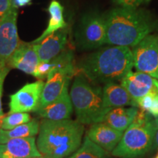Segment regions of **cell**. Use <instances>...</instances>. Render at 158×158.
Wrapping results in <instances>:
<instances>
[{
	"mask_svg": "<svg viewBox=\"0 0 158 158\" xmlns=\"http://www.w3.org/2000/svg\"><path fill=\"white\" fill-rule=\"evenodd\" d=\"M134 67L133 52L129 47H103L81 59L78 72L93 84L121 81Z\"/></svg>",
	"mask_w": 158,
	"mask_h": 158,
	"instance_id": "6da1fadb",
	"label": "cell"
},
{
	"mask_svg": "<svg viewBox=\"0 0 158 158\" xmlns=\"http://www.w3.org/2000/svg\"><path fill=\"white\" fill-rule=\"evenodd\" d=\"M84 124L71 119H43L36 141L40 153L47 158H68L82 143Z\"/></svg>",
	"mask_w": 158,
	"mask_h": 158,
	"instance_id": "7a4b0ae2",
	"label": "cell"
},
{
	"mask_svg": "<svg viewBox=\"0 0 158 158\" xmlns=\"http://www.w3.org/2000/svg\"><path fill=\"white\" fill-rule=\"evenodd\" d=\"M155 23L147 13L119 7L106 16V44L134 47L154 30Z\"/></svg>",
	"mask_w": 158,
	"mask_h": 158,
	"instance_id": "3957f363",
	"label": "cell"
},
{
	"mask_svg": "<svg viewBox=\"0 0 158 158\" xmlns=\"http://www.w3.org/2000/svg\"><path fill=\"white\" fill-rule=\"evenodd\" d=\"M75 76L70 96L77 121L83 124L102 122L108 112L103 108L102 89L94 86L81 73Z\"/></svg>",
	"mask_w": 158,
	"mask_h": 158,
	"instance_id": "277c9868",
	"label": "cell"
},
{
	"mask_svg": "<svg viewBox=\"0 0 158 158\" xmlns=\"http://www.w3.org/2000/svg\"><path fill=\"white\" fill-rule=\"evenodd\" d=\"M155 130V121H151L149 118L143 122L133 121L112 151V155L121 158H135L143 155L152 147Z\"/></svg>",
	"mask_w": 158,
	"mask_h": 158,
	"instance_id": "5b68a950",
	"label": "cell"
},
{
	"mask_svg": "<svg viewBox=\"0 0 158 158\" xmlns=\"http://www.w3.org/2000/svg\"><path fill=\"white\" fill-rule=\"evenodd\" d=\"M106 16L97 13L82 17L76 32V41L80 48H98L106 42Z\"/></svg>",
	"mask_w": 158,
	"mask_h": 158,
	"instance_id": "8992f818",
	"label": "cell"
},
{
	"mask_svg": "<svg viewBox=\"0 0 158 158\" xmlns=\"http://www.w3.org/2000/svg\"><path fill=\"white\" fill-rule=\"evenodd\" d=\"M132 52L136 70L158 80V36L147 35L133 47Z\"/></svg>",
	"mask_w": 158,
	"mask_h": 158,
	"instance_id": "52a82bcc",
	"label": "cell"
},
{
	"mask_svg": "<svg viewBox=\"0 0 158 158\" xmlns=\"http://www.w3.org/2000/svg\"><path fill=\"white\" fill-rule=\"evenodd\" d=\"M17 17V8L13 6L8 14L0 21V70L7 66L21 42L18 34Z\"/></svg>",
	"mask_w": 158,
	"mask_h": 158,
	"instance_id": "ba28073f",
	"label": "cell"
},
{
	"mask_svg": "<svg viewBox=\"0 0 158 158\" xmlns=\"http://www.w3.org/2000/svg\"><path fill=\"white\" fill-rule=\"evenodd\" d=\"M76 73L75 64L51 70L47 76V81L43 89L37 109L45 107L47 105L56 100L62 94L65 86L70 84L72 76H75Z\"/></svg>",
	"mask_w": 158,
	"mask_h": 158,
	"instance_id": "9c48e42d",
	"label": "cell"
},
{
	"mask_svg": "<svg viewBox=\"0 0 158 158\" xmlns=\"http://www.w3.org/2000/svg\"><path fill=\"white\" fill-rule=\"evenodd\" d=\"M45 83L43 80L27 84L10 96L9 113L35 111L39 106Z\"/></svg>",
	"mask_w": 158,
	"mask_h": 158,
	"instance_id": "30bf717a",
	"label": "cell"
},
{
	"mask_svg": "<svg viewBox=\"0 0 158 158\" xmlns=\"http://www.w3.org/2000/svg\"><path fill=\"white\" fill-rule=\"evenodd\" d=\"M120 82L135 102L149 93H158V80L139 71H130Z\"/></svg>",
	"mask_w": 158,
	"mask_h": 158,
	"instance_id": "8fae6325",
	"label": "cell"
},
{
	"mask_svg": "<svg viewBox=\"0 0 158 158\" xmlns=\"http://www.w3.org/2000/svg\"><path fill=\"white\" fill-rule=\"evenodd\" d=\"M39 63V57L35 44L21 42L7 62V66L34 76Z\"/></svg>",
	"mask_w": 158,
	"mask_h": 158,
	"instance_id": "7c38bea8",
	"label": "cell"
},
{
	"mask_svg": "<svg viewBox=\"0 0 158 158\" xmlns=\"http://www.w3.org/2000/svg\"><path fill=\"white\" fill-rule=\"evenodd\" d=\"M42 156L35 137L15 138L0 143V158H29Z\"/></svg>",
	"mask_w": 158,
	"mask_h": 158,
	"instance_id": "4fadbf2b",
	"label": "cell"
},
{
	"mask_svg": "<svg viewBox=\"0 0 158 158\" xmlns=\"http://www.w3.org/2000/svg\"><path fill=\"white\" fill-rule=\"evenodd\" d=\"M68 30L63 28L35 44L40 62H49L64 50L68 42Z\"/></svg>",
	"mask_w": 158,
	"mask_h": 158,
	"instance_id": "5bb4252c",
	"label": "cell"
},
{
	"mask_svg": "<svg viewBox=\"0 0 158 158\" xmlns=\"http://www.w3.org/2000/svg\"><path fill=\"white\" fill-rule=\"evenodd\" d=\"M69 84L66 85L60 96L56 100L47 105L45 107L38 108L36 113L45 119L64 120L70 119L72 115L73 106L68 92Z\"/></svg>",
	"mask_w": 158,
	"mask_h": 158,
	"instance_id": "9a60e30c",
	"label": "cell"
},
{
	"mask_svg": "<svg viewBox=\"0 0 158 158\" xmlns=\"http://www.w3.org/2000/svg\"><path fill=\"white\" fill-rule=\"evenodd\" d=\"M122 135L123 132L118 131L104 122L92 124L86 133L91 141L110 152L118 145Z\"/></svg>",
	"mask_w": 158,
	"mask_h": 158,
	"instance_id": "2e32d148",
	"label": "cell"
},
{
	"mask_svg": "<svg viewBox=\"0 0 158 158\" xmlns=\"http://www.w3.org/2000/svg\"><path fill=\"white\" fill-rule=\"evenodd\" d=\"M102 104L103 108L108 112L116 108L131 106L137 108V103L130 97L127 91L121 84L109 82L105 84L102 89Z\"/></svg>",
	"mask_w": 158,
	"mask_h": 158,
	"instance_id": "e0dca14e",
	"label": "cell"
},
{
	"mask_svg": "<svg viewBox=\"0 0 158 158\" xmlns=\"http://www.w3.org/2000/svg\"><path fill=\"white\" fill-rule=\"evenodd\" d=\"M138 110L135 107L114 108L106 114L102 122L118 131L124 132L133 122Z\"/></svg>",
	"mask_w": 158,
	"mask_h": 158,
	"instance_id": "ac0fdd59",
	"label": "cell"
},
{
	"mask_svg": "<svg viewBox=\"0 0 158 158\" xmlns=\"http://www.w3.org/2000/svg\"><path fill=\"white\" fill-rule=\"evenodd\" d=\"M63 10H64V8L59 2L56 0H53L51 2L48 8L49 16H50L48 27L38 38L31 41V43L37 44L48 35L53 34L59 29L66 27L67 24L63 16Z\"/></svg>",
	"mask_w": 158,
	"mask_h": 158,
	"instance_id": "d6986e66",
	"label": "cell"
},
{
	"mask_svg": "<svg viewBox=\"0 0 158 158\" xmlns=\"http://www.w3.org/2000/svg\"><path fill=\"white\" fill-rule=\"evenodd\" d=\"M39 129L40 122L37 118H32L27 123L17 126L13 129H0V143H4L15 138L35 137L39 133Z\"/></svg>",
	"mask_w": 158,
	"mask_h": 158,
	"instance_id": "ffe728a7",
	"label": "cell"
},
{
	"mask_svg": "<svg viewBox=\"0 0 158 158\" xmlns=\"http://www.w3.org/2000/svg\"><path fill=\"white\" fill-rule=\"evenodd\" d=\"M70 158H108V155L107 151L92 142L86 135L81 147Z\"/></svg>",
	"mask_w": 158,
	"mask_h": 158,
	"instance_id": "44dd1931",
	"label": "cell"
},
{
	"mask_svg": "<svg viewBox=\"0 0 158 158\" xmlns=\"http://www.w3.org/2000/svg\"><path fill=\"white\" fill-rule=\"evenodd\" d=\"M31 119V115L29 113H8L7 115L4 116L0 120V129L5 130L13 129L17 126L27 123Z\"/></svg>",
	"mask_w": 158,
	"mask_h": 158,
	"instance_id": "7402d4cb",
	"label": "cell"
},
{
	"mask_svg": "<svg viewBox=\"0 0 158 158\" xmlns=\"http://www.w3.org/2000/svg\"><path fill=\"white\" fill-rule=\"evenodd\" d=\"M155 94H157L149 93L138 99L137 101H136L138 107H139L142 110H145V111H148L150 107H151L152 104L154 97H155Z\"/></svg>",
	"mask_w": 158,
	"mask_h": 158,
	"instance_id": "603a6c76",
	"label": "cell"
},
{
	"mask_svg": "<svg viewBox=\"0 0 158 158\" xmlns=\"http://www.w3.org/2000/svg\"><path fill=\"white\" fill-rule=\"evenodd\" d=\"M10 70V68H8L7 66L0 70V120L4 116L2 106V97L3 93L4 83H5V78L7 75H8Z\"/></svg>",
	"mask_w": 158,
	"mask_h": 158,
	"instance_id": "cb8c5ba5",
	"label": "cell"
},
{
	"mask_svg": "<svg viewBox=\"0 0 158 158\" xmlns=\"http://www.w3.org/2000/svg\"><path fill=\"white\" fill-rule=\"evenodd\" d=\"M13 7L12 0H0V21L8 14Z\"/></svg>",
	"mask_w": 158,
	"mask_h": 158,
	"instance_id": "d4e9b609",
	"label": "cell"
},
{
	"mask_svg": "<svg viewBox=\"0 0 158 158\" xmlns=\"http://www.w3.org/2000/svg\"><path fill=\"white\" fill-rule=\"evenodd\" d=\"M122 7L130 9H136L142 2L146 0H114Z\"/></svg>",
	"mask_w": 158,
	"mask_h": 158,
	"instance_id": "484cf974",
	"label": "cell"
},
{
	"mask_svg": "<svg viewBox=\"0 0 158 158\" xmlns=\"http://www.w3.org/2000/svg\"><path fill=\"white\" fill-rule=\"evenodd\" d=\"M148 112L154 117L158 118V94H155L154 97L152 104Z\"/></svg>",
	"mask_w": 158,
	"mask_h": 158,
	"instance_id": "4316f807",
	"label": "cell"
},
{
	"mask_svg": "<svg viewBox=\"0 0 158 158\" xmlns=\"http://www.w3.org/2000/svg\"><path fill=\"white\" fill-rule=\"evenodd\" d=\"M12 1H13V5L16 8L29 5L31 3V0H12Z\"/></svg>",
	"mask_w": 158,
	"mask_h": 158,
	"instance_id": "83f0119b",
	"label": "cell"
},
{
	"mask_svg": "<svg viewBox=\"0 0 158 158\" xmlns=\"http://www.w3.org/2000/svg\"><path fill=\"white\" fill-rule=\"evenodd\" d=\"M156 123V130L155 134V138H154V146L158 149V118L155 120Z\"/></svg>",
	"mask_w": 158,
	"mask_h": 158,
	"instance_id": "f1b7e54d",
	"label": "cell"
},
{
	"mask_svg": "<svg viewBox=\"0 0 158 158\" xmlns=\"http://www.w3.org/2000/svg\"><path fill=\"white\" fill-rule=\"evenodd\" d=\"M29 158H47L45 157H43V156H40V157H29Z\"/></svg>",
	"mask_w": 158,
	"mask_h": 158,
	"instance_id": "f546056e",
	"label": "cell"
},
{
	"mask_svg": "<svg viewBox=\"0 0 158 158\" xmlns=\"http://www.w3.org/2000/svg\"><path fill=\"white\" fill-rule=\"evenodd\" d=\"M154 158H158V153L157 154V155H155V157H154Z\"/></svg>",
	"mask_w": 158,
	"mask_h": 158,
	"instance_id": "4dcf8cb0",
	"label": "cell"
},
{
	"mask_svg": "<svg viewBox=\"0 0 158 158\" xmlns=\"http://www.w3.org/2000/svg\"><path fill=\"white\" fill-rule=\"evenodd\" d=\"M146 1H149V0H146Z\"/></svg>",
	"mask_w": 158,
	"mask_h": 158,
	"instance_id": "1f68e13d",
	"label": "cell"
}]
</instances>
